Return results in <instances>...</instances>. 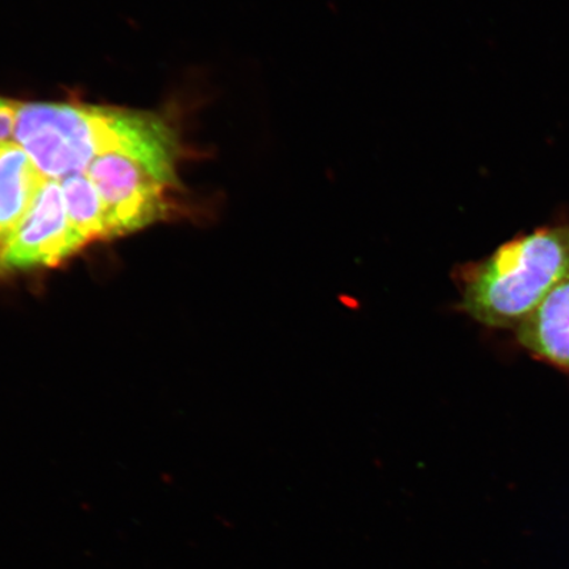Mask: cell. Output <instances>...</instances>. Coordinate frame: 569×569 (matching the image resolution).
Instances as JSON below:
<instances>
[{"label":"cell","mask_w":569,"mask_h":569,"mask_svg":"<svg viewBox=\"0 0 569 569\" xmlns=\"http://www.w3.org/2000/svg\"><path fill=\"white\" fill-rule=\"evenodd\" d=\"M16 140L47 178L87 173L106 154L137 160L159 180L177 184L178 141L151 112L68 103H20Z\"/></svg>","instance_id":"cell-1"},{"label":"cell","mask_w":569,"mask_h":569,"mask_svg":"<svg viewBox=\"0 0 569 569\" xmlns=\"http://www.w3.org/2000/svg\"><path fill=\"white\" fill-rule=\"evenodd\" d=\"M569 276V220L519 233L488 258L457 267V309L488 329L518 325Z\"/></svg>","instance_id":"cell-2"},{"label":"cell","mask_w":569,"mask_h":569,"mask_svg":"<svg viewBox=\"0 0 569 569\" xmlns=\"http://www.w3.org/2000/svg\"><path fill=\"white\" fill-rule=\"evenodd\" d=\"M104 209L109 238L146 229L169 212V187L141 163L123 154H106L87 170Z\"/></svg>","instance_id":"cell-3"},{"label":"cell","mask_w":569,"mask_h":569,"mask_svg":"<svg viewBox=\"0 0 569 569\" xmlns=\"http://www.w3.org/2000/svg\"><path fill=\"white\" fill-rule=\"evenodd\" d=\"M84 246L69 222L60 180L47 178L6 248L0 272L54 267Z\"/></svg>","instance_id":"cell-4"},{"label":"cell","mask_w":569,"mask_h":569,"mask_svg":"<svg viewBox=\"0 0 569 569\" xmlns=\"http://www.w3.org/2000/svg\"><path fill=\"white\" fill-rule=\"evenodd\" d=\"M515 331L518 343L532 358L569 373V276Z\"/></svg>","instance_id":"cell-5"},{"label":"cell","mask_w":569,"mask_h":569,"mask_svg":"<svg viewBox=\"0 0 569 569\" xmlns=\"http://www.w3.org/2000/svg\"><path fill=\"white\" fill-rule=\"evenodd\" d=\"M46 181L18 142L0 141V260Z\"/></svg>","instance_id":"cell-6"},{"label":"cell","mask_w":569,"mask_h":569,"mask_svg":"<svg viewBox=\"0 0 569 569\" xmlns=\"http://www.w3.org/2000/svg\"><path fill=\"white\" fill-rule=\"evenodd\" d=\"M60 182L69 222L83 243L110 239L101 197L89 176L70 174Z\"/></svg>","instance_id":"cell-7"},{"label":"cell","mask_w":569,"mask_h":569,"mask_svg":"<svg viewBox=\"0 0 569 569\" xmlns=\"http://www.w3.org/2000/svg\"><path fill=\"white\" fill-rule=\"evenodd\" d=\"M20 103L0 97V141H11L16 134Z\"/></svg>","instance_id":"cell-8"}]
</instances>
